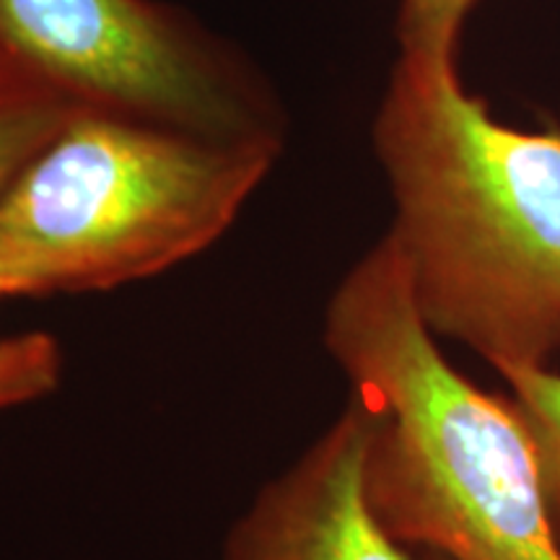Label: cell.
<instances>
[{
	"mask_svg": "<svg viewBox=\"0 0 560 560\" xmlns=\"http://www.w3.org/2000/svg\"><path fill=\"white\" fill-rule=\"evenodd\" d=\"M0 45L83 109L210 138H276L242 68L151 0H0Z\"/></svg>",
	"mask_w": 560,
	"mask_h": 560,
	"instance_id": "cell-4",
	"label": "cell"
},
{
	"mask_svg": "<svg viewBox=\"0 0 560 560\" xmlns=\"http://www.w3.org/2000/svg\"><path fill=\"white\" fill-rule=\"evenodd\" d=\"M478 0H402L397 37L400 58L457 66V42L467 13Z\"/></svg>",
	"mask_w": 560,
	"mask_h": 560,
	"instance_id": "cell-9",
	"label": "cell"
},
{
	"mask_svg": "<svg viewBox=\"0 0 560 560\" xmlns=\"http://www.w3.org/2000/svg\"><path fill=\"white\" fill-rule=\"evenodd\" d=\"M79 109L0 45V192Z\"/></svg>",
	"mask_w": 560,
	"mask_h": 560,
	"instance_id": "cell-6",
	"label": "cell"
},
{
	"mask_svg": "<svg viewBox=\"0 0 560 560\" xmlns=\"http://www.w3.org/2000/svg\"><path fill=\"white\" fill-rule=\"evenodd\" d=\"M366 416L338 418L265 482L229 532L223 560H410L366 493Z\"/></svg>",
	"mask_w": 560,
	"mask_h": 560,
	"instance_id": "cell-5",
	"label": "cell"
},
{
	"mask_svg": "<svg viewBox=\"0 0 560 560\" xmlns=\"http://www.w3.org/2000/svg\"><path fill=\"white\" fill-rule=\"evenodd\" d=\"M436 560H439V558H436Z\"/></svg>",
	"mask_w": 560,
	"mask_h": 560,
	"instance_id": "cell-11",
	"label": "cell"
},
{
	"mask_svg": "<svg viewBox=\"0 0 560 560\" xmlns=\"http://www.w3.org/2000/svg\"><path fill=\"white\" fill-rule=\"evenodd\" d=\"M276 153L79 109L0 192V280L45 296L161 276L226 234Z\"/></svg>",
	"mask_w": 560,
	"mask_h": 560,
	"instance_id": "cell-3",
	"label": "cell"
},
{
	"mask_svg": "<svg viewBox=\"0 0 560 560\" xmlns=\"http://www.w3.org/2000/svg\"><path fill=\"white\" fill-rule=\"evenodd\" d=\"M395 200L387 234L436 338L495 371L560 353V122L520 130L457 66L400 58L374 120Z\"/></svg>",
	"mask_w": 560,
	"mask_h": 560,
	"instance_id": "cell-1",
	"label": "cell"
},
{
	"mask_svg": "<svg viewBox=\"0 0 560 560\" xmlns=\"http://www.w3.org/2000/svg\"><path fill=\"white\" fill-rule=\"evenodd\" d=\"M325 348L366 416V493L397 542L439 560H560L527 423L441 353L389 234L330 296Z\"/></svg>",
	"mask_w": 560,
	"mask_h": 560,
	"instance_id": "cell-2",
	"label": "cell"
},
{
	"mask_svg": "<svg viewBox=\"0 0 560 560\" xmlns=\"http://www.w3.org/2000/svg\"><path fill=\"white\" fill-rule=\"evenodd\" d=\"M5 296H13V293H11L9 285H5L3 280H0V299H5Z\"/></svg>",
	"mask_w": 560,
	"mask_h": 560,
	"instance_id": "cell-10",
	"label": "cell"
},
{
	"mask_svg": "<svg viewBox=\"0 0 560 560\" xmlns=\"http://www.w3.org/2000/svg\"><path fill=\"white\" fill-rule=\"evenodd\" d=\"M62 353L47 332L0 340V410L52 395L60 387Z\"/></svg>",
	"mask_w": 560,
	"mask_h": 560,
	"instance_id": "cell-8",
	"label": "cell"
},
{
	"mask_svg": "<svg viewBox=\"0 0 560 560\" xmlns=\"http://www.w3.org/2000/svg\"><path fill=\"white\" fill-rule=\"evenodd\" d=\"M499 374L509 384L511 402L527 423L540 462L552 524L560 537V371L550 366H511Z\"/></svg>",
	"mask_w": 560,
	"mask_h": 560,
	"instance_id": "cell-7",
	"label": "cell"
}]
</instances>
